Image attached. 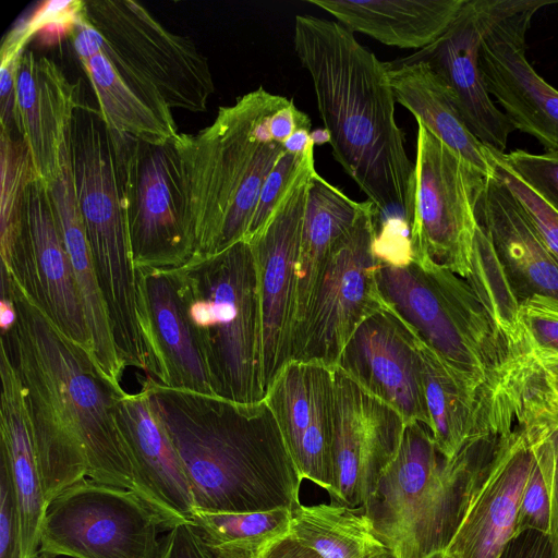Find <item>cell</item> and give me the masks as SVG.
Wrapping results in <instances>:
<instances>
[{"label":"cell","mask_w":558,"mask_h":558,"mask_svg":"<svg viewBox=\"0 0 558 558\" xmlns=\"http://www.w3.org/2000/svg\"><path fill=\"white\" fill-rule=\"evenodd\" d=\"M0 255L1 269L68 339L93 359L83 304L49 190L37 175L28 185L24 223L9 242L0 245Z\"/></svg>","instance_id":"cell-15"},{"label":"cell","mask_w":558,"mask_h":558,"mask_svg":"<svg viewBox=\"0 0 558 558\" xmlns=\"http://www.w3.org/2000/svg\"><path fill=\"white\" fill-rule=\"evenodd\" d=\"M135 270L140 323L153 378L166 387L214 396L169 274Z\"/></svg>","instance_id":"cell-25"},{"label":"cell","mask_w":558,"mask_h":558,"mask_svg":"<svg viewBox=\"0 0 558 558\" xmlns=\"http://www.w3.org/2000/svg\"><path fill=\"white\" fill-rule=\"evenodd\" d=\"M290 533L324 558H367L387 549L362 508L299 502L291 509Z\"/></svg>","instance_id":"cell-32"},{"label":"cell","mask_w":558,"mask_h":558,"mask_svg":"<svg viewBox=\"0 0 558 558\" xmlns=\"http://www.w3.org/2000/svg\"><path fill=\"white\" fill-rule=\"evenodd\" d=\"M20 54L0 53V122H1V130L15 129V126H14L15 73H16V65H17Z\"/></svg>","instance_id":"cell-43"},{"label":"cell","mask_w":558,"mask_h":558,"mask_svg":"<svg viewBox=\"0 0 558 558\" xmlns=\"http://www.w3.org/2000/svg\"><path fill=\"white\" fill-rule=\"evenodd\" d=\"M376 216L375 205L366 201L353 227L331 251L295 337L292 360L337 367L360 325L383 310L376 279L379 263L373 254Z\"/></svg>","instance_id":"cell-13"},{"label":"cell","mask_w":558,"mask_h":558,"mask_svg":"<svg viewBox=\"0 0 558 558\" xmlns=\"http://www.w3.org/2000/svg\"><path fill=\"white\" fill-rule=\"evenodd\" d=\"M384 304L448 365L478 383L502 380L522 357L468 281L434 263L378 265Z\"/></svg>","instance_id":"cell-7"},{"label":"cell","mask_w":558,"mask_h":558,"mask_svg":"<svg viewBox=\"0 0 558 558\" xmlns=\"http://www.w3.org/2000/svg\"><path fill=\"white\" fill-rule=\"evenodd\" d=\"M365 202H355L317 172L311 179L296 263L295 337L305 322L325 265L353 227Z\"/></svg>","instance_id":"cell-31"},{"label":"cell","mask_w":558,"mask_h":558,"mask_svg":"<svg viewBox=\"0 0 558 558\" xmlns=\"http://www.w3.org/2000/svg\"><path fill=\"white\" fill-rule=\"evenodd\" d=\"M521 378L532 401L558 423V359L526 355Z\"/></svg>","instance_id":"cell-39"},{"label":"cell","mask_w":558,"mask_h":558,"mask_svg":"<svg viewBox=\"0 0 558 558\" xmlns=\"http://www.w3.org/2000/svg\"><path fill=\"white\" fill-rule=\"evenodd\" d=\"M475 216L519 307L531 300L558 305V265L520 201L494 171Z\"/></svg>","instance_id":"cell-21"},{"label":"cell","mask_w":558,"mask_h":558,"mask_svg":"<svg viewBox=\"0 0 558 558\" xmlns=\"http://www.w3.org/2000/svg\"><path fill=\"white\" fill-rule=\"evenodd\" d=\"M70 37L96 95L100 116L111 134L160 144L180 133L175 122L160 117L119 74L83 10Z\"/></svg>","instance_id":"cell-28"},{"label":"cell","mask_w":558,"mask_h":558,"mask_svg":"<svg viewBox=\"0 0 558 558\" xmlns=\"http://www.w3.org/2000/svg\"><path fill=\"white\" fill-rule=\"evenodd\" d=\"M535 458V424L519 398L518 421L493 472L445 553L450 558H500L515 536L524 486Z\"/></svg>","instance_id":"cell-18"},{"label":"cell","mask_w":558,"mask_h":558,"mask_svg":"<svg viewBox=\"0 0 558 558\" xmlns=\"http://www.w3.org/2000/svg\"><path fill=\"white\" fill-rule=\"evenodd\" d=\"M20 512L10 471L0 459V558H21Z\"/></svg>","instance_id":"cell-40"},{"label":"cell","mask_w":558,"mask_h":558,"mask_svg":"<svg viewBox=\"0 0 558 558\" xmlns=\"http://www.w3.org/2000/svg\"><path fill=\"white\" fill-rule=\"evenodd\" d=\"M465 280L517 354L523 356L518 326L519 304L502 275L487 236L478 225L473 242L471 272Z\"/></svg>","instance_id":"cell-34"},{"label":"cell","mask_w":558,"mask_h":558,"mask_svg":"<svg viewBox=\"0 0 558 558\" xmlns=\"http://www.w3.org/2000/svg\"><path fill=\"white\" fill-rule=\"evenodd\" d=\"M83 12L105 53L154 86L171 109H207L215 85L191 38L170 32L134 1H85Z\"/></svg>","instance_id":"cell-11"},{"label":"cell","mask_w":558,"mask_h":558,"mask_svg":"<svg viewBox=\"0 0 558 558\" xmlns=\"http://www.w3.org/2000/svg\"><path fill=\"white\" fill-rule=\"evenodd\" d=\"M312 163L314 147L306 151L288 149L280 156L265 181L244 241L250 240L267 223L284 194Z\"/></svg>","instance_id":"cell-35"},{"label":"cell","mask_w":558,"mask_h":558,"mask_svg":"<svg viewBox=\"0 0 558 558\" xmlns=\"http://www.w3.org/2000/svg\"><path fill=\"white\" fill-rule=\"evenodd\" d=\"M416 122L413 263L430 262L466 279L477 227L475 209L488 175Z\"/></svg>","instance_id":"cell-9"},{"label":"cell","mask_w":558,"mask_h":558,"mask_svg":"<svg viewBox=\"0 0 558 558\" xmlns=\"http://www.w3.org/2000/svg\"><path fill=\"white\" fill-rule=\"evenodd\" d=\"M35 558H49L48 556L39 553Z\"/></svg>","instance_id":"cell-48"},{"label":"cell","mask_w":558,"mask_h":558,"mask_svg":"<svg viewBox=\"0 0 558 558\" xmlns=\"http://www.w3.org/2000/svg\"><path fill=\"white\" fill-rule=\"evenodd\" d=\"M80 84L47 57L25 49L15 73L14 126L29 150L36 175L49 185L70 153L75 112L83 106Z\"/></svg>","instance_id":"cell-19"},{"label":"cell","mask_w":558,"mask_h":558,"mask_svg":"<svg viewBox=\"0 0 558 558\" xmlns=\"http://www.w3.org/2000/svg\"><path fill=\"white\" fill-rule=\"evenodd\" d=\"M493 158L494 172L520 201L538 231L549 254L558 265V214L518 175L498 161L494 154Z\"/></svg>","instance_id":"cell-38"},{"label":"cell","mask_w":558,"mask_h":558,"mask_svg":"<svg viewBox=\"0 0 558 558\" xmlns=\"http://www.w3.org/2000/svg\"><path fill=\"white\" fill-rule=\"evenodd\" d=\"M330 504L363 508L396 457L405 421L391 405L335 367Z\"/></svg>","instance_id":"cell-16"},{"label":"cell","mask_w":558,"mask_h":558,"mask_svg":"<svg viewBox=\"0 0 558 558\" xmlns=\"http://www.w3.org/2000/svg\"><path fill=\"white\" fill-rule=\"evenodd\" d=\"M314 163L284 194L267 223L250 240L260 313V381L264 393L292 360L296 311V263Z\"/></svg>","instance_id":"cell-14"},{"label":"cell","mask_w":558,"mask_h":558,"mask_svg":"<svg viewBox=\"0 0 558 558\" xmlns=\"http://www.w3.org/2000/svg\"><path fill=\"white\" fill-rule=\"evenodd\" d=\"M294 50L308 72L335 159L377 210L376 239H411L414 165L395 116L386 62L341 24L296 15Z\"/></svg>","instance_id":"cell-2"},{"label":"cell","mask_w":558,"mask_h":558,"mask_svg":"<svg viewBox=\"0 0 558 558\" xmlns=\"http://www.w3.org/2000/svg\"><path fill=\"white\" fill-rule=\"evenodd\" d=\"M550 0H478L482 33L478 65L489 95L514 130L535 137L558 155V90L541 77L525 56L534 14Z\"/></svg>","instance_id":"cell-12"},{"label":"cell","mask_w":558,"mask_h":558,"mask_svg":"<svg viewBox=\"0 0 558 558\" xmlns=\"http://www.w3.org/2000/svg\"><path fill=\"white\" fill-rule=\"evenodd\" d=\"M367 558H395V557L388 549H384L381 551H378L376 554L368 556Z\"/></svg>","instance_id":"cell-46"},{"label":"cell","mask_w":558,"mask_h":558,"mask_svg":"<svg viewBox=\"0 0 558 558\" xmlns=\"http://www.w3.org/2000/svg\"><path fill=\"white\" fill-rule=\"evenodd\" d=\"M110 136L134 268L182 267L194 256V239L178 135L160 144Z\"/></svg>","instance_id":"cell-8"},{"label":"cell","mask_w":558,"mask_h":558,"mask_svg":"<svg viewBox=\"0 0 558 558\" xmlns=\"http://www.w3.org/2000/svg\"><path fill=\"white\" fill-rule=\"evenodd\" d=\"M116 416L134 466L137 495L165 530L191 523L195 507L183 462L146 392L125 391L117 400Z\"/></svg>","instance_id":"cell-22"},{"label":"cell","mask_w":558,"mask_h":558,"mask_svg":"<svg viewBox=\"0 0 558 558\" xmlns=\"http://www.w3.org/2000/svg\"><path fill=\"white\" fill-rule=\"evenodd\" d=\"M518 326L525 355L558 359V305L542 300L525 302L518 311Z\"/></svg>","instance_id":"cell-36"},{"label":"cell","mask_w":558,"mask_h":558,"mask_svg":"<svg viewBox=\"0 0 558 558\" xmlns=\"http://www.w3.org/2000/svg\"><path fill=\"white\" fill-rule=\"evenodd\" d=\"M287 99L258 87L220 107L213 123L196 134L175 137L194 256L213 255L245 240L265 181L290 149L293 136L281 137L272 125L275 112Z\"/></svg>","instance_id":"cell-4"},{"label":"cell","mask_w":558,"mask_h":558,"mask_svg":"<svg viewBox=\"0 0 558 558\" xmlns=\"http://www.w3.org/2000/svg\"><path fill=\"white\" fill-rule=\"evenodd\" d=\"M160 530L158 515L134 490L85 477L48 504L39 553L49 558H160Z\"/></svg>","instance_id":"cell-10"},{"label":"cell","mask_w":558,"mask_h":558,"mask_svg":"<svg viewBox=\"0 0 558 558\" xmlns=\"http://www.w3.org/2000/svg\"><path fill=\"white\" fill-rule=\"evenodd\" d=\"M500 558H555L547 534L525 531L514 536Z\"/></svg>","instance_id":"cell-44"},{"label":"cell","mask_w":558,"mask_h":558,"mask_svg":"<svg viewBox=\"0 0 558 558\" xmlns=\"http://www.w3.org/2000/svg\"><path fill=\"white\" fill-rule=\"evenodd\" d=\"M426 558H450L445 551L435 553Z\"/></svg>","instance_id":"cell-47"},{"label":"cell","mask_w":558,"mask_h":558,"mask_svg":"<svg viewBox=\"0 0 558 558\" xmlns=\"http://www.w3.org/2000/svg\"><path fill=\"white\" fill-rule=\"evenodd\" d=\"M0 459L10 471L22 534L21 558L39 554L40 530L48 502L21 381L0 345Z\"/></svg>","instance_id":"cell-26"},{"label":"cell","mask_w":558,"mask_h":558,"mask_svg":"<svg viewBox=\"0 0 558 558\" xmlns=\"http://www.w3.org/2000/svg\"><path fill=\"white\" fill-rule=\"evenodd\" d=\"M169 274L215 397L238 403L265 399L260 381V313L248 241L194 256Z\"/></svg>","instance_id":"cell-5"},{"label":"cell","mask_w":558,"mask_h":558,"mask_svg":"<svg viewBox=\"0 0 558 558\" xmlns=\"http://www.w3.org/2000/svg\"><path fill=\"white\" fill-rule=\"evenodd\" d=\"M257 558H324L290 532L267 545Z\"/></svg>","instance_id":"cell-45"},{"label":"cell","mask_w":558,"mask_h":558,"mask_svg":"<svg viewBox=\"0 0 558 558\" xmlns=\"http://www.w3.org/2000/svg\"><path fill=\"white\" fill-rule=\"evenodd\" d=\"M335 16L350 32L384 45L423 49L439 38L465 0H308Z\"/></svg>","instance_id":"cell-30"},{"label":"cell","mask_w":558,"mask_h":558,"mask_svg":"<svg viewBox=\"0 0 558 558\" xmlns=\"http://www.w3.org/2000/svg\"><path fill=\"white\" fill-rule=\"evenodd\" d=\"M160 558H213L195 527L180 524L162 538Z\"/></svg>","instance_id":"cell-42"},{"label":"cell","mask_w":558,"mask_h":558,"mask_svg":"<svg viewBox=\"0 0 558 558\" xmlns=\"http://www.w3.org/2000/svg\"><path fill=\"white\" fill-rule=\"evenodd\" d=\"M1 294L11 300L15 319L1 330L0 345L24 392L47 502L85 477L137 494L116 416L125 391L111 385L89 353L68 339L4 270Z\"/></svg>","instance_id":"cell-1"},{"label":"cell","mask_w":558,"mask_h":558,"mask_svg":"<svg viewBox=\"0 0 558 558\" xmlns=\"http://www.w3.org/2000/svg\"><path fill=\"white\" fill-rule=\"evenodd\" d=\"M481 33L478 0H465L439 38L399 60L428 63L454 92L474 136L489 149L504 154L514 128L492 100L483 82L478 65Z\"/></svg>","instance_id":"cell-23"},{"label":"cell","mask_w":558,"mask_h":558,"mask_svg":"<svg viewBox=\"0 0 558 558\" xmlns=\"http://www.w3.org/2000/svg\"><path fill=\"white\" fill-rule=\"evenodd\" d=\"M70 147L77 203L116 349L125 367L145 372L149 355L140 323L121 182L114 146L98 109L84 104L75 112Z\"/></svg>","instance_id":"cell-6"},{"label":"cell","mask_w":558,"mask_h":558,"mask_svg":"<svg viewBox=\"0 0 558 558\" xmlns=\"http://www.w3.org/2000/svg\"><path fill=\"white\" fill-rule=\"evenodd\" d=\"M523 391L545 425V463L550 489V521L547 535L554 556L558 558V423L532 401L524 388Z\"/></svg>","instance_id":"cell-41"},{"label":"cell","mask_w":558,"mask_h":558,"mask_svg":"<svg viewBox=\"0 0 558 558\" xmlns=\"http://www.w3.org/2000/svg\"><path fill=\"white\" fill-rule=\"evenodd\" d=\"M142 390L183 462L195 509L291 510L300 502L303 480L265 399L238 403L166 387L150 376Z\"/></svg>","instance_id":"cell-3"},{"label":"cell","mask_w":558,"mask_h":558,"mask_svg":"<svg viewBox=\"0 0 558 558\" xmlns=\"http://www.w3.org/2000/svg\"><path fill=\"white\" fill-rule=\"evenodd\" d=\"M492 151L558 214V155L531 154L521 149L504 154Z\"/></svg>","instance_id":"cell-37"},{"label":"cell","mask_w":558,"mask_h":558,"mask_svg":"<svg viewBox=\"0 0 558 558\" xmlns=\"http://www.w3.org/2000/svg\"><path fill=\"white\" fill-rule=\"evenodd\" d=\"M450 468V459L436 448L429 427L421 422L405 423L396 457L362 508L385 547L438 494Z\"/></svg>","instance_id":"cell-24"},{"label":"cell","mask_w":558,"mask_h":558,"mask_svg":"<svg viewBox=\"0 0 558 558\" xmlns=\"http://www.w3.org/2000/svg\"><path fill=\"white\" fill-rule=\"evenodd\" d=\"M338 366L396 409L405 423L429 427L417 351L409 332L385 306L360 325Z\"/></svg>","instance_id":"cell-20"},{"label":"cell","mask_w":558,"mask_h":558,"mask_svg":"<svg viewBox=\"0 0 558 558\" xmlns=\"http://www.w3.org/2000/svg\"><path fill=\"white\" fill-rule=\"evenodd\" d=\"M335 368L292 360L278 373L265 400L302 477L332 492L331 442Z\"/></svg>","instance_id":"cell-17"},{"label":"cell","mask_w":558,"mask_h":558,"mask_svg":"<svg viewBox=\"0 0 558 558\" xmlns=\"http://www.w3.org/2000/svg\"><path fill=\"white\" fill-rule=\"evenodd\" d=\"M47 186L83 304L92 341L93 360L104 377L116 388L122 389L120 380L125 366L116 349L106 305L94 269L77 203L71 147L59 177Z\"/></svg>","instance_id":"cell-27"},{"label":"cell","mask_w":558,"mask_h":558,"mask_svg":"<svg viewBox=\"0 0 558 558\" xmlns=\"http://www.w3.org/2000/svg\"><path fill=\"white\" fill-rule=\"evenodd\" d=\"M191 524L213 558H257L267 545L290 532L291 510L209 512L195 509Z\"/></svg>","instance_id":"cell-33"},{"label":"cell","mask_w":558,"mask_h":558,"mask_svg":"<svg viewBox=\"0 0 558 558\" xmlns=\"http://www.w3.org/2000/svg\"><path fill=\"white\" fill-rule=\"evenodd\" d=\"M396 101L463 159L489 175L492 150L470 131L451 87L423 61L386 62Z\"/></svg>","instance_id":"cell-29"}]
</instances>
